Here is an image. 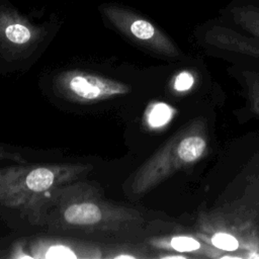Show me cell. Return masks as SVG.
<instances>
[{"instance_id":"6da1fadb","label":"cell","mask_w":259,"mask_h":259,"mask_svg":"<svg viewBox=\"0 0 259 259\" xmlns=\"http://www.w3.org/2000/svg\"><path fill=\"white\" fill-rule=\"evenodd\" d=\"M20 210L47 232L101 243L131 241L144 222L140 210L108 200L100 187L81 179L46 191Z\"/></svg>"},{"instance_id":"7a4b0ae2","label":"cell","mask_w":259,"mask_h":259,"mask_svg":"<svg viewBox=\"0 0 259 259\" xmlns=\"http://www.w3.org/2000/svg\"><path fill=\"white\" fill-rule=\"evenodd\" d=\"M91 164L50 163L0 168V207L21 209L32 198L68 182L84 178Z\"/></svg>"},{"instance_id":"3957f363","label":"cell","mask_w":259,"mask_h":259,"mask_svg":"<svg viewBox=\"0 0 259 259\" xmlns=\"http://www.w3.org/2000/svg\"><path fill=\"white\" fill-rule=\"evenodd\" d=\"M56 92L64 99L81 104H92L130 93L131 87L118 80L83 70H67L54 81Z\"/></svg>"},{"instance_id":"277c9868","label":"cell","mask_w":259,"mask_h":259,"mask_svg":"<svg viewBox=\"0 0 259 259\" xmlns=\"http://www.w3.org/2000/svg\"><path fill=\"white\" fill-rule=\"evenodd\" d=\"M100 10L120 33L136 44L159 53L174 52L170 40L149 20L116 5H102Z\"/></svg>"},{"instance_id":"5b68a950","label":"cell","mask_w":259,"mask_h":259,"mask_svg":"<svg viewBox=\"0 0 259 259\" xmlns=\"http://www.w3.org/2000/svg\"><path fill=\"white\" fill-rule=\"evenodd\" d=\"M45 29L35 26L19 13L0 5V51L10 58L32 53L45 36Z\"/></svg>"},{"instance_id":"8992f818","label":"cell","mask_w":259,"mask_h":259,"mask_svg":"<svg viewBox=\"0 0 259 259\" xmlns=\"http://www.w3.org/2000/svg\"><path fill=\"white\" fill-rule=\"evenodd\" d=\"M104 246L101 242L74 237H38L28 244L32 258H77L103 259Z\"/></svg>"},{"instance_id":"52a82bcc","label":"cell","mask_w":259,"mask_h":259,"mask_svg":"<svg viewBox=\"0 0 259 259\" xmlns=\"http://www.w3.org/2000/svg\"><path fill=\"white\" fill-rule=\"evenodd\" d=\"M103 259L141 258L144 257L141 247L131 241L103 243Z\"/></svg>"},{"instance_id":"ba28073f","label":"cell","mask_w":259,"mask_h":259,"mask_svg":"<svg viewBox=\"0 0 259 259\" xmlns=\"http://www.w3.org/2000/svg\"><path fill=\"white\" fill-rule=\"evenodd\" d=\"M205 149V142L199 137H187L179 142L175 149V156L183 162L196 160Z\"/></svg>"},{"instance_id":"9c48e42d","label":"cell","mask_w":259,"mask_h":259,"mask_svg":"<svg viewBox=\"0 0 259 259\" xmlns=\"http://www.w3.org/2000/svg\"><path fill=\"white\" fill-rule=\"evenodd\" d=\"M211 243L219 249L226 251H234L239 247V243L235 237L226 233H217L211 238Z\"/></svg>"},{"instance_id":"30bf717a","label":"cell","mask_w":259,"mask_h":259,"mask_svg":"<svg viewBox=\"0 0 259 259\" xmlns=\"http://www.w3.org/2000/svg\"><path fill=\"white\" fill-rule=\"evenodd\" d=\"M170 246L178 252H191L197 250L199 243L190 237H174L170 241Z\"/></svg>"},{"instance_id":"8fae6325","label":"cell","mask_w":259,"mask_h":259,"mask_svg":"<svg viewBox=\"0 0 259 259\" xmlns=\"http://www.w3.org/2000/svg\"><path fill=\"white\" fill-rule=\"evenodd\" d=\"M171 116V109L165 104L157 105L151 114V123L153 125H161L165 123Z\"/></svg>"},{"instance_id":"7c38bea8","label":"cell","mask_w":259,"mask_h":259,"mask_svg":"<svg viewBox=\"0 0 259 259\" xmlns=\"http://www.w3.org/2000/svg\"><path fill=\"white\" fill-rule=\"evenodd\" d=\"M193 84V77L187 73V72H183L181 73L176 81H175V88L179 91H184L189 89Z\"/></svg>"},{"instance_id":"4fadbf2b","label":"cell","mask_w":259,"mask_h":259,"mask_svg":"<svg viewBox=\"0 0 259 259\" xmlns=\"http://www.w3.org/2000/svg\"><path fill=\"white\" fill-rule=\"evenodd\" d=\"M1 160H9L13 162H20V163H25V159L16 152H11L8 151L2 147H0V161Z\"/></svg>"}]
</instances>
